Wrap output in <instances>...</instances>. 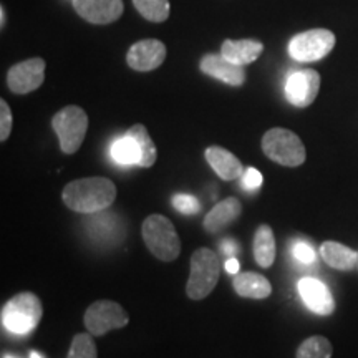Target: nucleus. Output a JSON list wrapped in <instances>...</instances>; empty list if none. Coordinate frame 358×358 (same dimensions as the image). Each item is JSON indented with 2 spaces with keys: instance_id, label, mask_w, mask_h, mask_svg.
<instances>
[{
  "instance_id": "obj_1",
  "label": "nucleus",
  "mask_w": 358,
  "mask_h": 358,
  "mask_svg": "<svg viewBox=\"0 0 358 358\" xmlns=\"http://www.w3.org/2000/svg\"><path fill=\"white\" fill-rule=\"evenodd\" d=\"M62 199L71 211L95 214L110 208L116 199V186L108 178L93 176L75 179L64 187Z\"/></svg>"
},
{
  "instance_id": "obj_2",
  "label": "nucleus",
  "mask_w": 358,
  "mask_h": 358,
  "mask_svg": "<svg viewBox=\"0 0 358 358\" xmlns=\"http://www.w3.org/2000/svg\"><path fill=\"white\" fill-rule=\"evenodd\" d=\"M43 307L37 295L32 292H20L2 307V325L13 335H29L37 329L42 320Z\"/></svg>"
},
{
  "instance_id": "obj_3",
  "label": "nucleus",
  "mask_w": 358,
  "mask_h": 358,
  "mask_svg": "<svg viewBox=\"0 0 358 358\" xmlns=\"http://www.w3.org/2000/svg\"><path fill=\"white\" fill-rule=\"evenodd\" d=\"M141 234L146 248L159 261L171 262L181 252V241L173 222L166 216H161V214L148 216L143 222Z\"/></svg>"
},
{
  "instance_id": "obj_4",
  "label": "nucleus",
  "mask_w": 358,
  "mask_h": 358,
  "mask_svg": "<svg viewBox=\"0 0 358 358\" xmlns=\"http://www.w3.org/2000/svg\"><path fill=\"white\" fill-rule=\"evenodd\" d=\"M262 151L280 166L297 168L306 163L307 153L301 138L285 128H272L262 136Z\"/></svg>"
},
{
  "instance_id": "obj_5",
  "label": "nucleus",
  "mask_w": 358,
  "mask_h": 358,
  "mask_svg": "<svg viewBox=\"0 0 358 358\" xmlns=\"http://www.w3.org/2000/svg\"><path fill=\"white\" fill-rule=\"evenodd\" d=\"M221 268L219 256L208 248H199L191 256L189 280L186 285V294L191 301H203L216 287Z\"/></svg>"
},
{
  "instance_id": "obj_6",
  "label": "nucleus",
  "mask_w": 358,
  "mask_h": 358,
  "mask_svg": "<svg viewBox=\"0 0 358 358\" xmlns=\"http://www.w3.org/2000/svg\"><path fill=\"white\" fill-rule=\"evenodd\" d=\"M52 127L58 136L60 150L65 155H73L87 136L88 116L77 105L65 106L52 118Z\"/></svg>"
},
{
  "instance_id": "obj_7",
  "label": "nucleus",
  "mask_w": 358,
  "mask_h": 358,
  "mask_svg": "<svg viewBox=\"0 0 358 358\" xmlns=\"http://www.w3.org/2000/svg\"><path fill=\"white\" fill-rule=\"evenodd\" d=\"M335 47V35L327 29H312L297 34L289 42V55L302 64L319 62L325 58Z\"/></svg>"
},
{
  "instance_id": "obj_8",
  "label": "nucleus",
  "mask_w": 358,
  "mask_h": 358,
  "mask_svg": "<svg viewBox=\"0 0 358 358\" xmlns=\"http://www.w3.org/2000/svg\"><path fill=\"white\" fill-rule=\"evenodd\" d=\"M85 327L92 335L101 337L110 330L123 329L128 325L129 317L124 308L118 302L113 301H98L85 312Z\"/></svg>"
},
{
  "instance_id": "obj_9",
  "label": "nucleus",
  "mask_w": 358,
  "mask_h": 358,
  "mask_svg": "<svg viewBox=\"0 0 358 358\" xmlns=\"http://www.w3.org/2000/svg\"><path fill=\"white\" fill-rule=\"evenodd\" d=\"M320 90L319 71L303 69L295 70L285 80V98L297 108H307L315 101Z\"/></svg>"
},
{
  "instance_id": "obj_10",
  "label": "nucleus",
  "mask_w": 358,
  "mask_h": 358,
  "mask_svg": "<svg viewBox=\"0 0 358 358\" xmlns=\"http://www.w3.org/2000/svg\"><path fill=\"white\" fill-rule=\"evenodd\" d=\"M45 80V60L30 58L13 65L7 73V85L15 95H27L42 87Z\"/></svg>"
},
{
  "instance_id": "obj_11",
  "label": "nucleus",
  "mask_w": 358,
  "mask_h": 358,
  "mask_svg": "<svg viewBox=\"0 0 358 358\" xmlns=\"http://www.w3.org/2000/svg\"><path fill=\"white\" fill-rule=\"evenodd\" d=\"M73 8L93 25L113 24L124 10L123 0H73Z\"/></svg>"
},
{
  "instance_id": "obj_12",
  "label": "nucleus",
  "mask_w": 358,
  "mask_h": 358,
  "mask_svg": "<svg viewBox=\"0 0 358 358\" xmlns=\"http://www.w3.org/2000/svg\"><path fill=\"white\" fill-rule=\"evenodd\" d=\"M166 60V47L156 38L140 40L128 50L127 62L136 71H151L163 65Z\"/></svg>"
},
{
  "instance_id": "obj_13",
  "label": "nucleus",
  "mask_w": 358,
  "mask_h": 358,
  "mask_svg": "<svg viewBox=\"0 0 358 358\" xmlns=\"http://www.w3.org/2000/svg\"><path fill=\"white\" fill-rule=\"evenodd\" d=\"M299 294L303 303L317 315H332L335 312L334 295L324 282L306 277L299 282Z\"/></svg>"
},
{
  "instance_id": "obj_14",
  "label": "nucleus",
  "mask_w": 358,
  "mask_h": 358,
  "mask_svg": "<svg viewBox=\"0 0 358 358\" xmlns=\"http://www.w3.org/2000/svg\"><path fill=\"white\" fill-rule=\"evenodd\" d=\"M201 71L209 77L221 80L226 85L231 87H241L245 82V70L244 66L232 64V62L224 58L221 53H209V55L203 57L201 60Z\"/></svg>"
},
{
  "instance_id": "obj_15",
  "label": "nucleus",
  "mask_w": 358,
  "mask_h": 358,
  "mask_svg": "<svg viewBox=\"0 0 358 358\" xmlns=\"http://www.w3.org/2000/svg\"><path fill=\"white\" fill-rule=\"evenodd\" d=\"M206 161L209 163L216 174L224 181H232V179H237L239 176H244V166L241 163L239 158L227 151L226 148L222 146H209L208 150L204 151Z\"/></svg>"
},
{
  "instance_id": "obj_16",
  "label": "nucleus",
  "mask_w": 358,
  "mask_h": 358,
  "mask_svg": "<svg viewBox=\"0 0 358 358\" xmlns=\"http://www.w3.org/2000/svg\"><path fill=\"white\" fill-rule=\"evenodd\" d=\"M264 52V45L259 40H224L221 55L232 64L245 66L256 62Z\"/></svg>"
},
{
  "instance_id": "obj_17",
  "label": "nucleus",
  "mask_w": 358,
  "mask_h": 358,
  "mask_svg": "<svg viewBox=\"0 0 358 358\" xmlns=\"http://www.w3.org/2000/svg\"><path fill=\"white\" fill-rule=\"evenodd\" d=\"M243 213V204L237 198H227L217 203L214 208L206 214L204 229L208 232H219L231 222H234Z\"/></svg>"
},
{
  "instance_id": "obj_18",
  "label": "nucleus",
  "mask_w": 358,
  "mask_h": 358,
  "mask_svg": "<svg viewBox=\"0 0 358 358\" xmlns=\"http://www.w3.org/2000/svg\"><path fill=\"white\" fill-rule=\"evenodd\" d=\"M234 290L244 299H267L272 294V285L266 277L256 272H241L232 280Z\"/></svg>"
},
{
  "instance_id": "obj_19",
  "label": "nucleus",
  "mask_w": 358,
  "mask_h": 358,
  "mask_svg": "<svg viewBox=\"0 0 358 358\" xmlns=\"http://www.w3.org/2000/svg\"><path fill=\"white\" fill-rule=\"evenodd\" d=\"M320 256L327 266L337 271H352L358 264V252L337 241H325L320 245Z\"/></svg>"
},
{
  "instance_id": "obj_20",
  "label": "nucleus",
  "mask_w": 358,
  "mask_h": 358,
  "mask_svg": "<svg viewBox=\"0 0 358 358\" xmlns=\"http://www.w3.org/2000/svg\"><path fill=\"white\" fill-rule=\"evenodd\" d=\"M254 257L262 268H268L275 261V237L267 224H261L254 234Z\"/></svg>"
},
{
  "instance_id": "obj_21",
  "label": "nucleus",
  "mask_w": 358,
  "mask_h": 358,
  "mask_svg": "<svg viewBox=\"0 0 358 358\" xmlns=\"http://www.w3.org/2000/svg\"><path fill=\"white\" fill-rule=\"evenodd\" d=\"M111 158L118 164H123V166H131V164L140 166L141 153L136 140L129 136L128 133H124L122 138L115 140L113 145H111Z\"/></svg>"
},
{
  "instance_id": "obj_22",
  "label": "nucleus",
  "mask_w": 358,
  "mask_h": 358,
  "mask_svg": "<svg viewBox=\"0 0 358 358\" xmlns=\"http://www.w3.org/2000/svg\"><path fill=\"white\" fill-rule=\"evenodd\" d=\"M129 136H133L138 143V148H140L141 153V161L140 166L141 168H151L156 163V158H158V153H156V146L153 140H151L150 133L148 129L143 127V124H133L131 128L127 131Z\"/></svg>"
},
{
  "instance_id": "obj_23",
  "label": "nucleus",
  "mask_w": 358,
  "mask_h": 358,
  "mask_svg": "<svg viewBox=\"0 0 358 358\" xmlns=\"http://www.w3.org/2000/svg\"><path fill=\"white\" fill-rule=\"evenodd\" d=\"M332 343L322 335L306 338L297 348V358H332Z\"/></svg>"
},
{
  "instance_id": "obj_24",
  "label": "nucleus",
  "mask_w": 358,
  "mask_h": 358,
  "mask_svg": "<svg viewBox=\"0 0 358 358\" xmlns=\"http://www.w3.org/2000/svg\"><path fill=\"white\" fill-rule=\"evenodd\" d=\"M133 3L146 20L155 22V24L168 20L169 0H133Z\"/></svg>"
},
{
  "instance_id": "obj_25",
  "label": "nucleus",
  "mask_w": 358,
  "mask_h": 358,
  "mask_svg": "<svg viewBox=\"0 0 358 358\" xmlns=\"http://www.w3.org/2000/svg\"><path fill=\"white\" fill-rule=\"evenodd\" d=\"M69 358H98L96 345L92 335L78 334L71 340Z\"/></svg>"
},
{
  "instance_id": "obj_26",
  "label": "nucleus",
  "mask_w": 358,
  "mask_h": 358,
  "mask_svg": "<svg viewBox=\"0 0 358 358\" xmlns=\"http://www.w3.org/2000/svg\"><path fill=\"white\" fill-rule=\"evenodd\" d=\"M173 206H174V209H178V211L182 214H187V216L199 213V209H201L199 201L196 199L194 196L181 194V192L173 196Z\"/></svg>"
},
{
  "instance_id": "obj_27",
  "label": "nucleus",
  "mask_w": 358,
  "mask_h": 358,
  "mask_svg": "<svg viewBox=\"0 0 358 358\" xmlns=\"http://www.w3.org/2000/svg\"><path fill=\"white\" fill-rule=\"evenodd\" d=\"M12 131V111L6 100H0V141H7Z\"/></svg>"
},
{
  "instance_id": "obj_28",
  "label": "nucleus",
  "mask_w": 358,
  "mask_h": 358,
  "mask_svg": "<svg viewBox=\"0 0 358 358\" xmlns=\"http://www.w3.org/2000/svg\"><path fill=\"white\" fill-rule=\"evenodd\" d=\"M292 252H294V257L297 259L299 262H302V264L315 262V250H313L312 245H308L306 243L295 244Z\"/></svg>"
},
{
  "instance_id": "obj_29",
  "label": "nucleus",
  "mask_w": 358,
  "mask_h": 358,
  "mask_svg": "<svg viewBox=\"0 0 358 358\" xmlns=\"http://www.w3.org/2000/svg\"><path fill=\"white\" fill-rule=\"evenodd\" d=\"M243 182H244V186L248 187V189H257V187H261V185H262L261 171H257L256 168L245 169Z\"/></svg>"
},
{
  "instance_id": "obj_30",
  "label": "nucleus",
  "mask_w": 358,
  "mask_h": 358,
  "mask_svg": "<svg viewBox=\"0 0 358 358\" xmlns=\"http://www.w3.org/2000/svg\"><path fill=\"white\" fill-rule=\"evenodd\" d=\"M237 250H239V248H237V244L234 243V241H224V244H222V252L226 254V256L234 257L236 254H237Z\"/></svg>"
},
{
  "instance_id": "obj_31",
  "label": "nucleus",
  "mask_w": 358,
  "mask_h": 358,
  "mask_svg": "<svg viewBox=\"0 0 358 358\" xmlns=\"http://www.w3.org/2000/svg\"><path fill=\"white\" fill-rule=\"evenodd\" d=\"M226 271L229 272V274H232V275H237L239 274V261H237V259H234V257H229L226 261Z\"/></svg>"
},
{
  "instance_id": "obj_32",
  "label": "nucleus",
  "mask_w": 358,
  "mask_h": 358,
  "mask_svg": "<svg viewBox=\"0 0 358 358\" xmlns=\"http://www.w3.org/2000/svg\"><path fill=\"white\" fill-rule=\"evenodd\" d=\"M6 20H7V13H6V8L0 7V29H3L6 27Z\"/></svg>"
},
{
  "instance_id": "obj_33",
  "label": "nucleus",
  "mask_w": 358,
  "mask_h": 358,
  "mask_svg": "<svg viewBox=\"0 0 358 358\" xmlns=\"http://www.w3.org/2000/svg\"><path fill=\"white\" fill-rule=\"evenodd\" d=\"M30 358H43V357L40 355L38 352H32V353H30Z\"/></svg>"
},
{
  "instance_id": "obj_34",
  "label": "nucleus",
  "mask_w": 358,
  "mask_h": 358,
  "mask_svg": "<svg viewBox=\"0 0 358 358\" xmlns=\"http://www.w3.org/2000/svg\"><path fill=\"white\" fill-rule=\"evenodd\" d=\"M3 358H15V357H12V355H6Z\"/></svg>"
},
{
  "instance_id": "obj_35",
  "label": "nucleus",
  "mask_w": 358,
  "mask_h": 358,
  "mask_svg": "<svg viewBox=\"0 0 358 358\" xmlns=\"http://www.w3.org/2000/svg\"><path fill=\"white\" fill-rule=\"evenodd\" d=\"M357 268H358V264H357Z\"/></svg>"
}]
</instances>
